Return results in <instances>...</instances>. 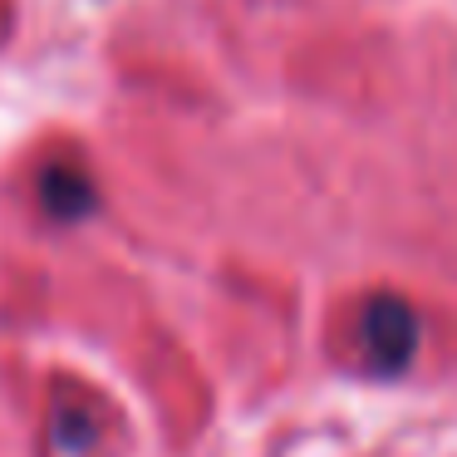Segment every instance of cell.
Instances as JSON below:
<instances>
[{
    "label": "cell",
    "mask_w": 457,
    "mask_h": 457,
    "mask_svg": "<svg viewBox=\"0 0 457 457\" xmlns=\"http://www.w3.org/2000/svg\"><path fill=\"white\" fill-rule=\"evenodd\" d=\"M354 335H359V354H364L369 364L384 369V374H398V369L418 354L423 329H418V315H413L408 300L374 295V300H364V310H359Z\"/></svg>",
    "instance_id": "1"
},
{
    "label": "cell",
    "mask_w": 457,
    "mask_h": 457,
    "mask_svg": "<svg viewBox=\"0 0 457 457\" xmlns=\"http://www.w3.org/2000/svg\"><path fill=\"white\" fill-rule=\"evenodd\" d=\"M35 197H40V212L50 221H84V217H94V207H99L94 178L70 158L45 162L40 178H35Z\"/></svg>",
    "instance_id": "2"
}]
</instances>
